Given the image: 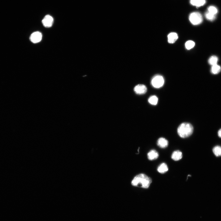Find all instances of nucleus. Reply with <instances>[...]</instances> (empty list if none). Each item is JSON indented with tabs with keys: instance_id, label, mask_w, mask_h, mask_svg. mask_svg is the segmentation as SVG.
Returning <instances> with one entry per match:
<instances>
[{
	"instance_id": "f257e3e1",
	"label": "nucleus",
	"mask_w": 221,
	"mask_h": 221,
	"mask_svg": "<svg viewBox=\"0 0 221 221\" xmlns=\"http://www.w3.org/2000/svg\"><path fill=\"white\" fill-rule=\"evenodd\" d=\"M152 183L151 178L145 174L141 173L136 175L131 181V185L134 187L147 189Z\"/></svg>"
},
{
	"instance_id": "f03ea898",
	"label": "nucleus",
	"mask_w": 221,
	"mask_h": 221,
	"mask_svg": "<svg viewBox=\"0 0 221 221\" xmlns=\"http://www.w3.org/2000/svg\"><path fill=\"white\" fill-rule=\"evenodd\" d=\"M193 127L190 124L184 123L181 124L178 128V135L181 138H185L190 136L193 133Z\"/></svg>"
},
{
	"instance_id": "7ed1b4c3",
	"label": "nucleus",
	"mask_w": 221,
	"mask_h": 221,
	"mask_svg": "<svg viewBox=\"0 0 221 221\" xmlns=\"http://www.w3.org/2000/svg\"><path fill=\"white\" fill-rule=\"evenodd\" d=\"M189 20L193 25H197L201 24L203 21V18L201 14L199 12H193L190 15Z\"/></svg>"
},
{
	"instance_id": "20e7f679",
	"label": "nucleus",
	"mask_w": 221,
	"mask_h": 221,
	"mask_svg": "<svg viewBox=\"0 0 221 221\" xmlns=\"http://www.w3.org/2000/svg\"><path fill=\"white\" fill-rule=\"evenodd\" d=\"M164 83V80L163 76L157 75L154 76L151 81L152 86L155 88H160L162 87Z\"/></svg>"
},
{
	"instance_id": "39448f33",
	"label": "nucleus",
	"mask_w": 221,
	"mask_h": 221,
	"mask_svg": "<svg viewBox=\"0 0 221 221\" xmlns=\"http://www.w3.org/2000/svg\"><path fill=\"white\" fill-rule=\"evenodd\" d=\"M42 33L38 31L33 33L30 37L31 41L34 43H36L40 42L42 40Z\"/></svg>"
},
{
	"instance_id": "423d86ee",
	"label": "nucleus",
	"mask_w": 221,
	"mask_h": 221,
	"mask_svg": "<svg viewBox=\"0 0 221 221\" xmlns=\"http://www.w3.org/2000/svg\"><path fill=\"white\" fill-rule=\"evenodd\" d=\"M42 22L45 27L49 28L52 25L54 22V19L53 17L51 16L47 15L44 17Z\"/></svg>"
},
{
	"instance_id": "0eeeda50",
	"label": "nucleus",
	"mask_w": 221,
	"mask_h": 221,
	"mask_svg": "<svg viewBox=\"0 0 221 221\" xmlns=\"http://www.w3.org/2000/svg\"><path fill=\"white\" fill-rule=\"evenodd\" d=\"M134 91L136 94L142 95L146 93L147 92V88L145 85H144L139 84L135 87Z\"/></svg>"
},
{
	"instance_id": "6e6552de",
	"label": "nucleus",
	"mask_w": 221,
	"mask_h": 221,
	"mask_svg": "<svg viewBox=\"0 0 221 221\" xmlns=\"http://www.w3.org/2000/svg\"><path fill=\"white\" fill-rule=\"evenodd\" d=\"M148 158L149 160L152 161L157 160L159 157L158 152L155 150H151L148 154Z\"/></svg>"
},
{
	"instance_id": "1a4fd4ad",
	"label": "nucleus",
	"mask_w": 221,
	"mask_h": 221,
	"mask_svg": "<svg viewBox=\"0 0 221 221\" xmlns=\"http://www.w3.org/2000/svg\"><path fill=\"white\" fill-rule=\"evenodd\" d=\"M157 144L160 148H165L168 147L169 142L165 138L161 137L158 139Z\"/></svg>"
},
{
	"instance_id": "9d476101",
	"label": "nucleus",
	"mask_w": 221,
	"mask_h": 221,
	"mask_svg": "<svg viewBox=\"0 0 221 221\" xmlns=\"http://www.w3.org/2000/svg\"><path fill=\"white\" fill-rule=\"evenodd\" d=\"M183 153L179 150H177L173 152L172 155V159L175 161H178L183 158Z\"/></svg>"
},
{
	"instance_id": "9b49d317",
	"label": "nucleus",
	"mask_w": 221,
	"mask_h": 221,
	"mask_svg": "<svg viewBox=\"0 0 221 221\" xmlns=\"http://www.w3.org/2000/svg\"><path fill=\"white\" fill-rule=\"evenodd\" d=\"M168 42L170 43H174L178 40V36L176 33L172 32L169 34L168 36Z\"/></svg>"
},
{
	"instance_id": "f8f14e48",
	"label": "nucleus",
	"mask_w": 221,
	"mask_h": 221,
	"mask_svg": "<svg viewBox=\"0 0 221 221\" xmlns=\"http://www.w3.org/2000/svg\"><path fill=\"white\" fill-rule=\"evenodd\" d=\"M158 172L161 174H164L168 171V168L167 164L163 163L160 164L157 168Z\"/></svg>"
},
{
	"instance_id": "ddd939ff",
	"label": "nucleus",
	"mask_w": 221,
	"mask_h": 221,
	"mask_svg": "<svg viewBox=\"0 0 221 221\" xmlns=\"http://www.w3.org/2000/svg\"><path fill=\"white\" fill-rule=\"evenodd\" d=\"M190 3L191 5L199 7L204 5L206 3L205 0H190Z\"/></svg>"
},
{
	"instance_id": "4468645a",
	"label": "nucleus",
	"mask_w": 221,
	"mask_h": 221,
	"mask_svg": "<svg viewBox=\"0 0 221 221\" xmlns=\"http://www.w3.org/2000/svg\"><path fill=\"white\" fill-rule=\"evenodd\" d=\"M148 101L151 104L153 105H156L158 103V98L156 96H152L149 98Z\"/></svg>"
},
{
	"instance_id": "2eb2a0df",
	"label": "nucleus",
	"mask_w": 221,
	"mask_h": 221,
	"mask_svg": "<svg viewBox=\"0 0 221 221\" xmlns=\"http://www.w3.org/2000/svg\"><path fill=\"white\" fill-rule=\"evenodd\" d=\"M221 68L217 64L212 66L211 69V72L214 74H217L219 73L221 71Z\"/></svg>"
},
{
	"instance_id": "dca6fc26",
	"label": "nucleus",
	"mask_w": 221,
	"mask_h": 221,
	"mask_svg": "<svg viewBox=\"0 0 221 221\" xmlns=\"http://www.w3.org/2000/svg\"><path fill=\"white\" fill-rule=\"evenodd\" d=\"M218 61V57L215 56H213L211 57L208 61L209 64L212 66L217 64Z\"/></svg>"
},
{
	"instance_id": "f3484780",
	"label": "nucleus",
	"mask_w": 221,
	"mask_h": 221,
	"mask_svg": "<svg viewBox=\"0 0 221 221\" xmlns=\"http://www.w3.org/2000/svg\"><path fill=\"white\" fill-rule=\"evenodd\" d=\"M213 152L216 157H218L221 156V147L219 146H216L214 147L213 150Z\"/></svg>"
},
{
	"instance_id": "a211bd4d",
	"label": "nucleus",
	"mask_w": 221,
	"mask_h": 221,
	"mask_svg": "<svg viewBox=\"0 0 221 221\" xmlns=\"http://www.w3.org/2000/svg\"><path fill=\"white\" fill-rule=\"evenodd\" d=\"M205 16L207 19L210 21L214 20L216 18V15L213 14L208 11L205 13Z\"/></svg>"
},
{
	"instance_id": "6ab92c4d",
	"label": "nucleus",
	"mask_w": 221,
	"mask_h": 221,
	"mask_svg": "<svg viewBox=\"0 0 221 221\" xmlns=\"http://www.w3.org/2000/svg\"><path fill=\"white\" fill-rule=\"evenodd\" d=\"M208 12L214 15H216L217 12L218 10L217 8L214 6H210L208 9Z\"/></svg>"
},
{
	"instance_id": "aec40b11",
	"label": "nucleus",
	"mask_w": 221,
	"mask_h": 221,
	"mask_svg": "<svg viewBox=\"0 0 221 221\" xmlns=\"http://www.w3.org/2000/svg\"><path fill=\"white\" fill-rule=\"evenodd\" d=\"M195 43L191 40L187 41L185 44V46L187 49L188 50L190 49L195 46Z\"/></svg>"
},
{
	"instance_id": "412c9836",
	"label": "nucleus",
	"mask_w": 221,
	"mask_h": 221,
	"mask_svg": "<svg viewBox=\"0 0 221 221\" xmlns=\"http://www.w3.org/2000/svg\"><path fill=\"white\" fill-rule=\"evenodd\" d=\"M218 136L220 137L221 138V129L219 130L218 133Z\"/></svg>"
}]
</instances>
